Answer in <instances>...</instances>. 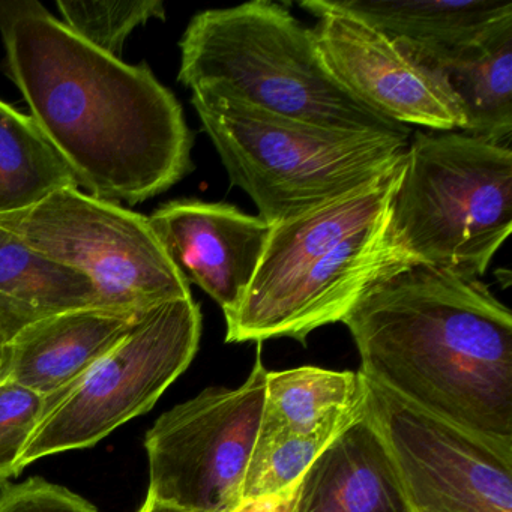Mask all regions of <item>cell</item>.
Returning a JSON list of instances; mask_svg holds the SVG:
<instances>
[{
  "label": "cell",
  "instance_id": "cell-10",
  "mask_svg": "<svg viewBox=\"0 0 512 512\" xmlns=\"http://www.w3.org/2000/svg\"><path fill=\"white\" fill-rule=\"evenodd\" d=\"M365 383V412L391 454L413 511L512 512V443L419 409L367 377Z\"/></svg>",
  "mask_w": 512,
  "mask_h": 512
},
{
  "label": "cell",
  "instance_id": "cell-22",
  "mask_svg": "<svg viewBox=\"0 0 512 512\" xmlns=\"http://www.w3.org/2000/svg\"><path fill=\"white\" fill-rule=\"evenodd\" d=\"M41 395L0 379V484L20 473L19 463L46 413Z\"/></svg>",
  "mask_w": 512,
  "mask_h": 512
},
{
  "label": "cell",
  "instance_id": "cell-24",
  "mask_svg": "<svg viewBox=\"0 0 512 512\" xmlns=\"http://www.w3.org/2000/svg\"><path fill=\"white\" fill-rule=\"evenodd\" d=\"M302 479L277 493L244 497L230 512H295Z\"/></svg>",
  "mask_w": 512,
  "mask_h": 512
},
{
  "label": "cell",
  "instance_id": "cell-19",
  "mask_svg": "<svg viewBox=\"0 0 512 512\" xmlns=\"http://www.w3.org/2000/svg\"><path fill=\"white\" fill-rule=\"evenodd\" d=\"M70 188L73 172L34 119L0 100V217Z\"/></svg>",
  "mask_w": 512,
  "mask_h": 512
},
{
  "label": "cell",
  "instance_id": "cell-15",
  "mask_svg": "<svg viewBox=\"0 0 512 512\" xmlns=\"http://www.w3.org/2000/svg\"><path fill=\"white\" fill-rule=\"evenodd\" d=\"M433 68L512 19L511 0H329Z\"/></svg>",
  "mask_w": 512,
  "mask_h": 512
},
{
  "label": "cell",
  "instance_id": "cell-25",
  "mask_svg": "<svg viewBox=\"0 0 512 512\" xmlns=\"http://www.w3.org/2000/svg\"><path fill=\"white\" fill-rule=\"evenodd\" d=\"M139 512H190L185 509L178 508V506L170 505V503L160 502V500L154 499V497L146 496L145 503Z\"/></svg>",
  "mask_w": 512,
  "mask_h": 512
},
{
  "label": "cell",
  "instance_id": "cell-18",
  "mask_svg": "<svg viewBox=\"0 0 512 512\" xmlns=\"http://www.w3.org/2000/svg\"><path fill=\"white\" fill-rule=\"evenodd\" d=\"M365 400L367 383L361 371L319 367L268 371L260 425L293 434L316 433L358 418Z\"/></svg>",
  "mask_w": 512,
  "mask_h": 512
},
{
  "label": "cell",
  "instance_id": "cell-21",
  "mask_svg": "<svg viewBox=\"0 0 512 512\" xmlns=\"http://www.w3.org/2000/svg\"><path fill=\"white\" fill-rule=\"evenodd\" d=\"M56 8L76 37L115 58L137 28L151 20H166L161 0H62Z\"/></svg>",
  "mask_w": 512,
  "mask_h": 512
},
{
  "label": "cell",
  "instance_id": "cell-13",
  "mask_svg": "<svg viewBox=\"0 0 512 512\" xmlns=\"http://www.w3.org/2000/svg\"><path fill=\"white\" fill-rule=\"evenodd\" d=\"M139 316L83 308L40 320L5 344L0 379L50 403L118 346Z\"/></svg>",
  "mask_w": 512,
  "mask_h": 512
},
{
  "label": "cell",
  "instance_id": "cell-12",
  "mask_svg": "<svg viewBox=\"0 0 512 512\" xmlns=\"http://www.w3.org/2000/svg\"><path fill=\"white\" fill-rule=\"evenodd\" d=\"M149 218L161 247L187 283L208 293L224 317L241 304L271 226L229 203L173 200Z\"/></svg>",
  "mask_w": 512,
  "mask_h": 512
},
{
  "label": "cell",
  "instance_id": "cell-4",
  "mask_svg": "<svg viewBox=\"0 0 512 512\" xmlns=\"http://www.w3.org/2000/svg\"><path fill=\"white\" fill-rule=\"evenodd\" d=\"M178 80L214 89L284 118L410 139V128L356 100L329 73L313 29L284 5L254 0L200 11L182 35Z\"/></svg>",
  "mask_w": 512,
  "mask_h": 512
},
{
  "label": "cell",
  "instance_id": "cell-8",
  "mask_svg": "<svg viewBox=\"0 0 512 512\" xmlns=\"http://www.w3.org/2000/svg\"><path fill=\"white\" fill-rule=\"evenodd\" d=\"M0 226L43 256L88 277L101 310L139 316L163 302L193 296L148 217L79 188L4 215Z\"/></svg>",
  "mask_w": 512,
  "mask_h": 512
},
{
  "label": "cell",
  "instance_id": "cell-23",
  "mask_svg": "<svg viewBox=\"0 0 512 512\" xmlns=\"http://www.w3.org/2000/svg\"><path fill=\"white\" fill-rule=\"evenodd\" d=\"M0 512H98L89 500L44 478L0 484Z\"/></svg>",
  "mask_w": 512,
  "mask_h": 512
},
{
  "label": "cell",
  "instance_id": "cell-7",
  "mask_svg": "<svg viewBox=\"0 0 512 512\" xmlns=\"http://www.w3.org/2000/svg\"><path fill=\"white\" fill-rule=\"evenodd\" d=\"M200 337L202 311L193 296L140 314L118 346L47 403L20 458V472L40 458L92 448L125 422L149 412L190 367Z\"/></svg>",
  "mask_w": 512,
  "mask_h": 512
},
{
  "label": "cell",
  "instance_id": "cell-1",
  "mask_svg": "<svg viewBox=\"0 0 512 512\" xmlns=\"http://www.w3.org/2000/svg\"><path fill=\"white\" fill-rule=\"evenodd\" d=\"M4 71L89 196L139 205L194 169L193 134L146 64H125L35 0L0 2Z\"/></svg>",
  "mask_w": 512,
  "mask_h": 512
},
{
  "label": "cell",
  "instance_id": "cell-20",
  "mask_svg": "<svg viewBox=\"0 0 512 512\" xmlns=\"http://www.w3.org/2000/svg\"><path fill=\"white\" fill-rule=\"evenodd\" d=\"M358 418L311 434L287 433L259 425L256 443L245 472L241 499L277 493L304 478L305 472L325 451L326 446Z\"/></svg>",
  "mask_w": 512,
  "mask_h": 512
},
{
  "label": "cell",
  "instance_id": "cell-11",
  "mask_svg": "<svg viewBox=\"0 0 512 512\" xmlns=\"http://www.w3.org/2000/svg\"><path fill=\"white\" fill-rule=\"evenodd\" d=\"M301 7L317 17L311 29L326 68L356 100L406 127L463 130V113L437 71L329 0H305Z\"/></svg>",
  "mask_w": 512,
  "mask_h": 512
},
{
  "label": "cell",
  "instance_id": "cell-26",
  "mask_svg": "<svg viewBox=\"0 0 512 512\" xmlns=\"http://www.w3.org/2000/svg\"><path fill=\"white\" fill-rule=\"evenodd\" d=\"M2 350H4V347L0 346V359H2Z\"/></svg>",
  "mask_w": 512,
  "mask_h": 512
},
{
  "label": "cell",
  "instance_id": "cell-14",
  "mask_svg": "<svg viewBox=\"0 0 512 512\" xmlns=\"http://www.w3.org/2000/svg\"><path fill=\"white\" fill-rule=\"evenodd\" d=\"M295 512H415L365 409L305 472Z\"/></svg>",
  "mask_w": 512,
  "mask_h": 512
},
{
  "label": "cell",
  "instance_id": "cell-6",
  "mask_svg": "<svg viewBox=\"0 0 512 512\" xmlns=\"http://www.w3.org/2000/svg\"><path fill=\"white\" fill-rule=\"evenodd\" d=\"M511 230V146L461 131H416L392 200V263L481 278Z\"/></svg>",
  "mask_w": 512,
  "mask_h": 512
},
{
  "label": "cell",
  "instance_id": "cell-3",
  "mask_svg": "<svg viewBox=\"0 0 512 512\" xmlns=\"http://www.w3.org/2000/svg\"><path fill=\"white\" fill-rule=\"evenodd\" d=\"M404 157L379 178L271 226L241 304L226 316L227 343L293 338L305 344L341 322L392 269L388 227Z\"/></svg>",
  "mask_w": 512,
  "mask_h": 512
},
{
  "label": "cell",
  "instance_id": "cell-9",
  "mask_svg": "<svg viewBox=\"0 0 512 512\" xmlns=\"http://www.w3.org/2000/svg\"><path fill=\"white\" fill-rule=\"evenodd\" d=\"M266 370L257 349L238 388H208L163 413L146 433L148 496L190 512H230L256 443Z\"/></svg>",
  "mask_w": 512,
  "mask_h": 512
},
{
  "label": "cell",
  "instance_id": "cell-16",
  "mask_svg": "<svg viewBox=\"0 0 512 512\" xmlns=\"http://www.w3.org/2000/svg\"><path fill=\"white\" fill-rule=\"evenodd\" d=\"M100 308L94 284L0 226V346L47 317Z\"/></svg>",
  "mask_w": 512,
  "mask_h": 512
},
{
  "label": "cell",
  "instance_id": "cell-5",
  "mask_svg": "<svg viewBox=\"0 0 512 512\" xmlns=\"http://www.w3.org/2000/svg\"><path fill=\"white\" fill-rule=\"evenodd\" d=\"M191 104L230 182L251 197L269 226L379 178L409 143L284 118L214 89H194Z\"/></svg>",
  "mask_w": 512,
  "mask_h": 512
},
{
  "label": "cell",
  "instance_id": "cell-2",
  "mask_svg": "<svg viewBox=\"0 0 512 512\" xmlns=\"http://www.w3.org/2000/svg\"><path fill=\"white\" fill-rule=\"evenodd\" d=\"M341 322L368 380L512 443V314L481 278L400 266L371 284Z\"/></svg>",
  "mask_w": 512,
  "mask_h": 512
},
{
  "label": "cell",
  "instance_id": "cell-17",
  "mask_svg": "<svg viewBox=\"0 0 512 512\" xmlns=\"http://www.w3.org/2000/svg\"><path fill=\"white\" fill-rule=\"evenodd\" d=\"M463 113L461 133L509 146L512 133V19L434 65Z\"/></svg>",
  "mask_w": 512,
  "mask_h": 512
}]
</instances>
